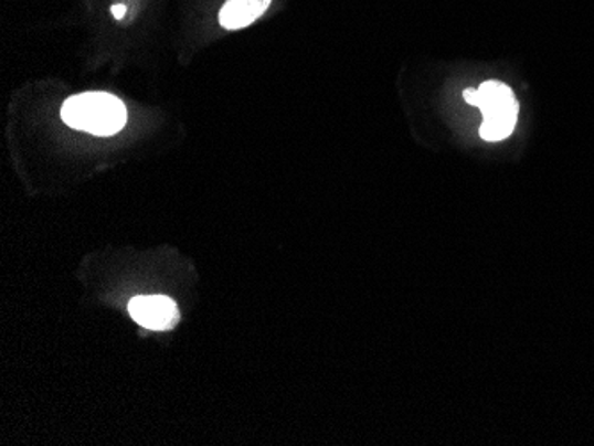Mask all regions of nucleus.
I'll use <instances>...</instances> for the list:
<instances>
[{
  "instance_id": "nucleus-1",
  "label": "nucleus",
  "mask_w": 594,
  "mask_h": 446,
  "mask_svg": "<svg viewBox=\"0 0 594 446\" xmlns=\"http://www.w3.org/2000/svg\"><path fill=\"white\" fill-rule=\"evenodd\" d=\"M61 118L68 127L95 134L115 136L127 124L124 102L109 93H83L64 102Z\"/></svg>"
},
{
  "instance_id": "nucleus-2",
  "label": "nucleus",
  "mask_w": 594,
  "mask_h": 446,
  "mask_svg": "<svg viewBox=\"0 0 594 446\" xmlns=\"http://www.w3.org/2000/svg\"><path fill=\"white\" fill-rule=\"evenodd\" d=\"M479 107L485 116L480 137L486 141H502L511 136L518 119V102L511 87L489 81L479 87Z\"/></svg>"
},
{
  "instance_id": "nucleus-3",
  "label": "nucleus",
  "mask_w": 594,
  "mask_h": 446,
  "mask_svg": "<svg viewBox=\"0 0 594 446\" xmlns=\"http://www.w3.org/2000/svg\"><path fill=\"white\" fill-rule=\"evenodd\" d=\"M128 314L142 328L151 331H166L179 322V308L165 296H139L134 297L128 305Z\"/></svg>"
},
{
  "instance_id": "nucleus-4",
  "label": "nucleus",
  "mask_w": 594,
  "mask_h": 446,
  "mask_svg": "<svg viewBox=\"0 0 594 446\" xmlns=\"http://www.w3.org/2000/svg\"><path fill=\"white\" fill-rule=\"evenodd\" d=\"M269 6L271 0H229L220 13L221 25L229 31L247 28L261 19Z\"/></svg>"
},
{
  "instance_id": "nucleus-5",
  "label": "nucleus",
  "mask_w": 594,
  "mask_h": 446,
  "mask_svg": "<svg viewBox=\"0 0 594 446\" xmlns=\"http://www.w3.org/2000/svg\"><path fill=\"white\" fill-rule=\"evenodd\" d=\"M463 96H465L467 104L474 105V107L479 105V89H465Z\"/></svg>"
},
{
  "instance_id": "nucleus-6",
  "label": "nucleus",
  "mask_w": 594,
  "mask_h": 446,
  "mask_svg": "<svg viewBox=\"0 0 594 446\" xmlns=\"http://www.w3.org/2000/svg\"><path fill=\"white\" fill-rule=\"evenodd\" d=\"M110 11H113V17H115L116 20H124L125 14H127V6L115 4L110 8Z\"/></svg>"
}]
</instances>
